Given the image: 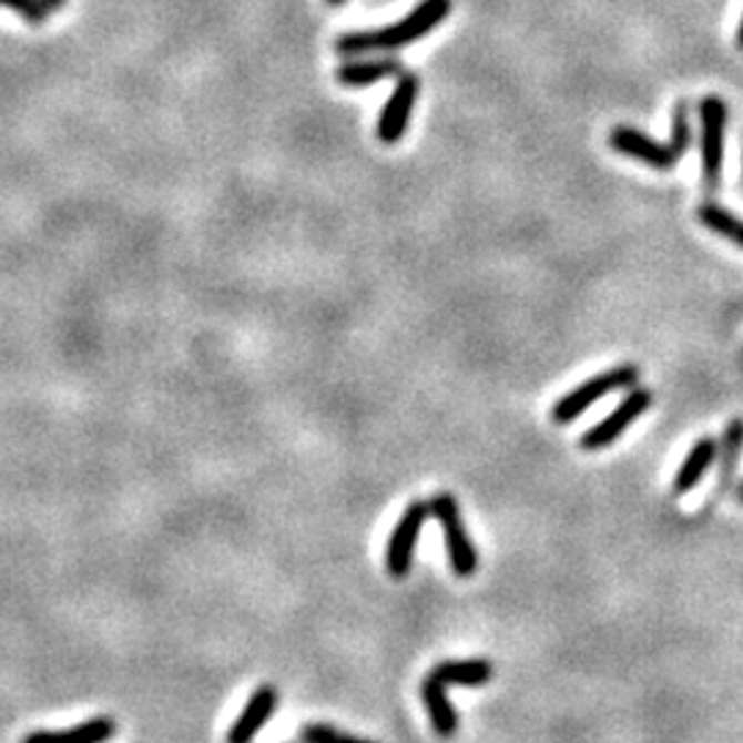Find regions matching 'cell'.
Segmentation results:
<instances>
[{
  "label": "cell",
  "instance_id": "obj_1",
  "mask_svg": "<svg viewBox=\"0 0 743 743\" xmlns=\"http://www.w3.org/2000/svg\"><path fill=\"white\" fill-rule=\"evenodd\" d=\"M451 0H421L408 17L388 28H377V31H353L336 39V50L347 59L353 55H367L375 50H397L405 44H414L425 39L427 33L436 31L438 26L449 17Z\"/></svg>",
  "mask_w": 743,
  "mask_h": 743
},
{
  "label": "cell",
  "instance_id": "obj_2",
  "mask_svg": "<svg viewBox=\"0 0 743 743\" xmlns=\"http://www.w3.org/2000/svg\"><path fill=\"white\" fill-rule=\"evenodd\" d=\"M639 377H642V372H639V367H633V364H622V367L600 372V375H594L590 380L581 383V386H576L570 394H564V397L553 405L551 419L557 421V425H570V421L579 419L587 408H592L598 399L609 397V394L614 391H622V388H637Z\"/></svg>",
  "mask_w": 743,
  "mask_h": 743
},
{
  "label": "cell",
  "instance_id": "obj_3",
  "mask_svg": "<svg viewBox=\"0 0 743 743\" xmlns=\"http://www.w3.org/2000/svg\"><path fill=\"white\" fill-rule=\"evenodd\" d=\"M430 512L432 518L441 523L446 553H449V568L457 579H471L479 568V553L477 546L468 537L466 523H462L460 505L451 493H436L430 499Z\"/></svg>",
  "mask_w": 743,
  "mask_h": 743
},
{
  "label": "cell",
  "instance_id": "obj_4",
  "mask_svg": "<svg viewBox=\"0 0 743 743\" xmlns=\"http://www.w3.org/2000/svg\"><path fill=\"white\" fill-rule=\"evenodd\" d=\"M430 516H432L430 501L421 499L410 501V505L403 510V516H399L386 546V570L391 579H405V576L410 573L416 546H419V535Z\"/></svg>",
  "mask_w": 743,
  "mask_h": 743
},
{
  "label": "cell",
  "instance_id": "obj_5",
  "mask_svg": "<svg viewBox=\"0 0 743 743\" xmlns=\"http://www.w3.org/2000/svg\"><path fill=\"white\" fill-rule=\"evenodd\" d=\"M702 116V180L708 191H716L722 182L724 133H727V105L722 96L711 94L700 105Z\"/></svg>",
  "mask_w": 743,
  "mask_h": 743
},
{
  "label": "cell",
  "instance_id": "obj_6",
  "mask_svg": "<svg viewBox=\"0 0 743 743\" xmlns=\"http://www.w3.org/2000/svg\"><path fill=\"white\" fill-rule=\"evenodd\" d=\"M650 405H653V391H648V388H631L628 391V397L622 399L620 405H617L614 410H611L605 419H600L598 425L590 427V430L581 436L579 446L584 451H600L605 449V446H611L617 441V438L622 436V432L628 430V427L633 425L637 419H642L644 414L650 410Z\"/></svg>",
  "mask_w": 743,
  "mask_h": 743
},
{
  "label": "cell",
  "instance_id": "obj_7",
  "mask_svg": "<svg viewBox=\"0 0 743 743\" xmlns=\"http://www.w3.org/2000/svg\"><path fill=\"white\" fill-rule=\"evenodd\" d=\"M416 96H419V78L414 72H403L397 78V85H394L391 96L383 105L380 111V122H377V139L383 144H397L399 139L405 135L410 122V113H414Z\"/></svg>",
  "mask_w": 743,
  "mask_h": 743
},
{
  "label": "cell",
  "instance_id": "obj_8",
  "mask_svg": "<svg viewBox=\"0 0 743 743\" xmlns=\"http://www.w3.org/2000/svg\"><path fill=\"white\" fill-rule=\"evenodd\" d=\"M611 146L620 154H628L633 160H642L644 165L655 171H672L678 165V154L669 144H659L650 135H644L637 128H614L611 130Z\"/></svg>",
  "mask_w": 743,
  "mask_h": 743
},
{
  "label": "cell",
  "instance_id": "obj_9",
  "mask_svg": "<svg viewBox=\"0 0 743 743\" xmlns=\"http://www.w3.org/2000/svg\"><path fill=\"white\" fill-rule=\"evenodd\" d=\"M276 708H278L276 685H259V689L248 696L243 711H240L237 722L228 727L226 743H254L256 735L262 733V727L271 722Z\"/></svg>",
  "mask_w": 743,
  "mask_h": 743
},
{
  "label": "cell",
  "instance_id": "obj_10",
  "mask_svg": "<svg viewBox=\"0 0 743 743\" xmlns=\"http://www.w3.org/2000/svg\"><path fill=\"white\" fill-rule=\"evenodd\" d=\"M116 722L111 716H94L64 730H37L20 743H108L116 735Z\"/></svg>",
  "mask_w": 743,
  "mask_h": 743
},
{
  "label": "cell",
  "instance_id": "obj_11",
  "mask_svg": "<svg viewBox=\"0 0 743 743\" xmlns=\"http://www.w3.org/2000/svg\"><path fill=\"white\" fill-rule=\"evenodd\" d=\"M421 702H425L432 730L441 739H451L457 733V727H460V719H457L455 702L446 694V683H441L432 672L421 680Z\"/></svg>",
  "mask_w": 743,
  "mask_h": 743
},
{
  "label": "cell",
  "instance_id": "obj_12",
  "mask_svg": "<svg viewBox=\"0 0 743 743\" xmlns=\"http://www.w3.org/2000/svg\"><path fill=\"white\" fill-rule=\"evenodd\" d=\"M719 455V444L716 438H700L694 446L689 449V455H685V460L680 462L678 474H674V482H672V493L674 496H685L691 493V490L696 488V485L702 482V477L708 474V468L713 466V460H716Z\"/></svg>",
  "mask_w": 743,
  "mask_h": 743
},
{
  "label": "cell",
  "instance_id": "obj_13",
  "mask_svg": "<svg viewBox=\"0 0 743 743\" xmlns=\"http://www.w3.org/2000/svg\"><path fill=\"white\" fill-rule=\"evenodd\" d=\"M438 680L446 685H466V689H479V685H488L493 678V664L485 659H457V661H444L432 669Z\"/></svg>",
  "mask_w": 743,
  "mask_h": 743
},
{
  "label": "cell",
  "instance_id": "obj_14",
  "mask_svg": "<svg viewBox=\"0 0 743 743\" xmlns=\"http://www.w3.org/2000/svg\"><path fill=\"white\" fill-rule=\"evenodd\" d=\"M399 74V64L394 59H377V61H353L336 70V80L350 89H367V85L380 83V80Z\"/></svg>",
  "mask_w": 743,
  "mask_h": 743
},
{
  "label": "cell",
  "instance_id": "obj_15",
  "mask_svg": "<svg viewBox=\"0 0 743 743\" xmlns=\"http://www.w3.org/2000/svg\"><path fill=\"white\" fill-rule=\"evenodd\" d=\"M700 221L705 223L711 232H716L719 237L730 240V243L741 245L743 248V221L735 218L733 213H727V210L719 207V204L708 202L700 207Z\"/></svg>",
  "mask_w": 743,
  "mask_h": 743
},
{
  "label": "cell",
  "instance_id": "obj_16",
  "mask_svg": "<svg viewBox=\"0 0 743 743\" xmlns=\"http://www.w3.org/2000/svg\"><path fill=\"white\" fill-rule=\"evenodd\" d=\"M691 144V116H689V102L680 100L678 105L672 108V139H669V146L674 149L678 157H683L689 152Z\"/></svg>",
  "mask_w": 743,
  "mask_h": 743
},
{
  "label": "cell",
  "instance_id": "obj_17",
  "mask_svg": "<svg viewBox=\"0 0 743 743\" xmlns=\"http://www.w3.org/2000/svg\"><path fill=\"white\" fill-rule=\"evenodd\" d=\"M741 449H743V421L735 419L730 421L727 432H724V455H722V477L730 479L733 477L735 466L741 460Z\"/></svg>",
  "mask_w": 743,
  "mask_h": 743
},
{
  "label": "cell",
  "instance_id": "obj_18",
  "mask_svg": "<svg viewBox=\"0 0 743 743\" xmlns=\"http://www.w3.org/2000/svg\"><path fill=\"white\" fill-rule=\"evenodd\" d=\"M303 743H375L367 739H358V735L342 733V730L330 727V724H306L301 730Z\"/></svg>",
  "mask_w": 743,
  "mask_h": 743
},
{
  "label": "cell",
  "instance_id": "obj_19",
  "mask_svg": "<svg viewBox=\"0 0 743 743\" xmlns=\"http://www.w3.org/2000/svg\"><path fill=\"white\" fill-rule=\"evenodd\" d=\"M0 6L11 9L14 14H20L22 20L33 22V26L44 22V17L50 14V9H48V3H44V0H0Z\"/></svg>",
  "mask_w": 743,
  "mask_h": 743
},
{
  "label": "cell",
  "instance_id": "obj_20",
  "mask_svg": "<svg viewBox=\"0 0 743 743\" xmlns=\"http://www.w3.org/2000/svg\"><path fill=\"white\" fill-rule=\"evenodd\" d=\"M44 3H48L50 11H55V9H61V6H64V0H44Z\"/></svg>",
  "mask_w": 743,
  "mask_h": 743
},
{
  "label": "cell",
  "instance_id": "obj_21",
  "mask_svg": "<svg viewBox=\"0 0 743 743\" xmlns=\"http://www.w3.org/2000/svg\"><path fill=\"white\" fill-rule=\"evenodd\" d=\"M739 48L743 50V20H741V26H739Z\"/></svg>",
  "mask_w": 743,
  "mask_h": 743
},
{
  "label": "cell",
  "instance_id": "obj_22",
  "mask_svg": "<svg viewBox=\"0 0 743 743\" xmlns=\"http://www.w3.org/2000/svg\"><path fill=\"white\" fill-rule=\"evenodd\" d=\"M325 3H328V6H342V3H345V0H325Z\"/></svg>",
  "mask_w": 743,
  "mask_h": 743
},
{
  "label": "cell",
  "instance_id": "obj_23",
  "mask_svg": "<svg viewBox=\"0 0 743 743\" xmlns=\"http://www.w3.org/2000/svg\"><path fill=\"white\" fill-rule=\"evenodd\" d=\"M739 501H741V505H743V482L739 485Z\"/></svg>",
  "mask_w": 743,
  "mask_h": 743
}]
</instances>
